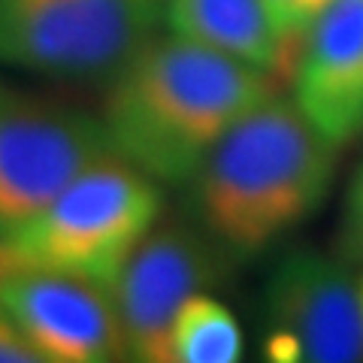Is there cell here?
I'll return each instance as SVG.
<instances>
[{
  "mask_svg": "<svg viewBox=\"0 0 363 363\" xmlns=\"http://www.w3.org/2000/svg\"><path fill=\"white\" fill-rule=\"evenodd\" d=\"M161 18L164 0H0V64L109 82Z\"/></svg>",
  "mask_w": 363,
  "mask_h": 363,
  "instance_id": "cell-4",
  "label": "cell"
},
{
  "mask_svg": "<svg viewBox=\"0 0 363 363\" xmlns=\"http://www.w3.org/2000/svg\"><path fill=\"white\" fill-rule=\"evenodd\" d=\"M0 306L43 363H109L128 357L121 318L106 281L55 269H13Z\"/></svg>",
  "mask_w": 363,
  "mask_h": 363,
  "instance_id": "cell-8",
  "label": "cell"
},
{
  "mask_svg": "<svg viewBox=\"0 0 363 363\" xmlns=\"http://www.w3.org/2000/svg\"><path fill=\"white\" fill-rule=\"evenodd\" d=\"M272 94V73L169 30L145 40L109 79L100 121L112 152L179 185L194 179L233 121Z\"/></svg>",
  "mask_w": 363,
  "mask_h": 363,
  "instance_id": "cell-1",
  "label": "cell"
},
{
  "mask_svg": "<svg viewBox=\"0 0 363 363\" xmlns=\"http://www.w3.org/2000/svg\"><path fill=\"white\" fill-rule=\"evenodd\" d=\"M157 212L155 179L106 152L6 242L25 269L76 272L109 285L155 227Z\"/></svg>",
  "mask_w": 363,
  "mask_h": 363,
  "instance_id": "cell-3",
  "label": "cell"
},
{
  "mask_svg": "<svg viewBox=\"0 0 363 363\" xmlns=\"http://www.w3.org/2000/svg\"><path fill=\"white\" fill-rule=\"evenodd\" d=\"M106 152L100 118L0 82V240L16 236Z\"/></svg>",
  "mask_w": 363,
  "mask_h": 363,
  "instance_id": "cell-5",
  "label": "cell"
},
{
  "mask_svg": "<svg viewBox=\"0 0 363 363\" xmlns=\"http://www.w3.org/2000/svg\"><path fill=\"white\" fill-rule=\"evenodd\" d=\"M342 255L345 260H363V164L351 182L342 218Z\"/></svg>",
  "mask_w": 363,
  "mask_h": 363,
  "instance_id": "cell-13",
  "label": "cell"
},
{
  "mask_svg": "<svg viewBox=\"0 0 363 363\" xmlns=\"http://www.w3.org/2000/svg\"><path fill=\"white\" fill-rule=\"evenodd\" d=\"M167 28L260 67L288 73V55L264 0H164Z\"/></svg>",
  "mask_w": 363,
  "mask_h": 363,
  "instance_id": "cell-10",
  "label": "cell"
},
{
  "mask_svg": "<svg viewBox=\"0 0 363 363\" xmlns=\"http://www.w3.org/2000/svg\"><path fill=\"white\" fill-rule=\"evenodd\" d=\"M242 354V333L218 300L194 294L176 315L173 360L179 363H233Z\"/></svg>",
  "mask_w": 363,
  "mask_h": 363,
  "instance_id": "cell-11",
  "label": "cell"
},
{
  "mask_svg": "<svg viewBox=\"0 0 363 363\" xmlns=\"http://www.w3.org/2000/svg\"><path fill=\"white\" fill-rule=\"evenodd\" d=\"M294 100L336 149L363 133V0H327L294 61Z\"/></svg>",
  "mask_w": 363,
  "mask_h": 363,
  "instance_id": "cell-9",
  "label": "cell"
},
{
  "mask_svg": "<svg viewBox=\"0 0 363 363\" xmlns=\"http://www.w3.org/2000/svg\"><path fill=\"white\" fill-rule=\"evenodd\" d=\"M221 248L185 224L152 227L109 281L130 360H173V324L194 294L221 276Z\"/></svg>",
  "mask_w": 363,
  "mask_h": 363,
  "instance_id": "cell-7",
  "label": "cell"
},
{
  "mask_svg": "<svg viewBox=\"0 0 363 363\" xmlns=\"http://www.w3.org/2000/svg\"><path fill=\"white\" fill-rule=\"evenodd\" d=\"M264 351L279 363L363 360V294L312 248H294L264 285Z\"/></svg>",
  "mask_w": 363,
  "mask_h": 363,
  "instance_id": "cell-6",
  "label": "cell"
},
{
  "mask_svg": "<svg viewBox=\"0 0 363 363\" xmlns=\"http://www.w3.org/2000/svg\"><path fill=\"white\" fill-rule=\"evenodd\" d=\"M327 0H264L267 13L276 25L281 43H285V55H288V70H294V61H297L300 43L306 28L312 25V18L318 16Z\"/></svg>",
  "mask_w": 363,
  "mask_h": 363,
  "instance_id": "cell-12",
  "label": "cell"
},
{
  "mask_svg": "<svg viewBox=\"0 0 363 363\" xmlns=\"http://www.w3.org/2000/svg\"><path fill=\"white\" fill-rule=\"evenodd\" d=\"M336 145L297 100L272 94L233 121L191 179L200 230L230 257H255L321 206Z\"/></svg>",
  "mask_w": 363,
  "mask_h": 363,
  "instance_id": "cell-2",
  "label": "cell"
},
{
  "mask_svg": "<svg viewBox=\"0 0 363 363\" xmlns=\"http://www.w3.org/2000/svg\"><path fill=\"white\" fill-rule=\"evenodd\" d=\"M360 294H363V285H360Z\"/></svg>",
  "mask_w": 363,
  "mask_h": 363,
  "instance_id": "cell-16",
  "label": "cell"
},
{
  "mask_svg": "<svg viewBox=\"0 0 363 363\" xmlns=\"http://www.w3.org/2000/svg\"><path fill=\"white\" fill-rule=\"evenodd\" d=\"M13 269H21V267H18V260L13 255V248H9V242L0 240V279H6Z\"/></svg>",
  "mask_w": 363,
  "mask_h": 363,
  "instance_id": "cell-15",
  "label": "cell"
},
{
  "mask_svg": "<svg viewBox=\"0 0 363 363\" xmlns=\"http://www.w3.org/2000/svg\"><path fill=\"white\" fill-rule=\"evenodd\" d=\"M0 363H43L40 351L28 342V336L4 306H0Z\"/></svg>",
  "mask_w": 363,
  "mask_h": 363,
  "instance_id": "cell-14",
  "label": "cell"
}]
</instances>
